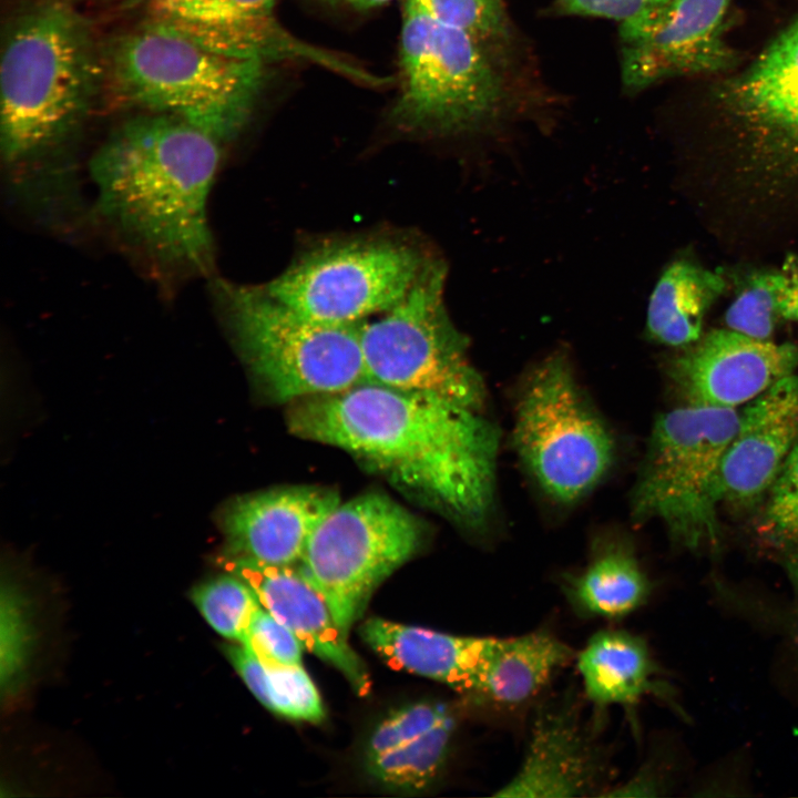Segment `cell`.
Listing matches in <instances>:
<instances>
[{"label": "cell", "instance_id": "cell-27", "mask_svg": "<svg viewBox=\"0 0 798 798\" xmlns=\"http://www.w3.org/2000/svg\"><path fill=\"white\" fill-rule=\"evenodd\" d=\"M192 598L215 632L235 643H247L253 616L262 604L245 580L228 572L197 586Z\"/></svg>", "mask_w": 798, "mask_h": 798}, {"label": "cell", "instance_id": "cell-23", "mask_svg": "<svg viewBox=\"0 0 798 798\" xmlns=\"http://www.w3.org/2000/svg\"><path fill=\"white\" fill-rule=\"evenodd\" d=\"M562 591L575 614L614 620L645 604L652 584L633 549L618 541L597 548L582 571L564 577Z\"/></svg>", "mask_w": 798, "mask_h": 798}, {"label": "cell", "instance_id": "cell-31", "mask_svg": "<svg viewBox=\"0 0 798 798\" xmlns=\"http://www.w3.org/2000/svg\"><path fill=\"white\" fill-rule=\"evenodd\" d=\"M0 674L3 692L10 690L23 669L29 648L25 603L14 585L1 590Z\"/></svg>", "mask_w": 798, "mask_h": 798}, {"label": "cell", "instance_id": "cell-21", "mask_svg": "<svg viewBox=\"0 0 798 798\" xmlns=\"http://www.w3.org/2000/svg\"><path fill=\"white\" fill-rule=\"evenodd\" d=\"M576 666L584 694L596 707H633L649 694L672 700V692L656 678L646 642L626 631L595 633L577 654Z\"/></svg>", "mask_w": 798, "mask_h": 798}, {"label": "cell", "instance_id": "cell-29", "mask_svg": "<svg viewBox=\"0 0 798 798\" xmlns=\"http://www.w3.org/2000/svg\"><path fill=\"white\" fill-rule=\"evenodd\" d=\"M258 657L268 677L266 708L291 719L316 723L324 718L318 690L301 664H285Z\"/></svg>", "mask_w": 798, "mask_h": 798}, {"label": "cell", "instance_id": "cell-26", "mask_svg": "<svg viewBox=\"0 0 798 798\" xmlns=\"http://www.w3.org/2000/svg\"><path fill=\"white\" fill-rule=\"evenodd\" d=\"M761 503L756 534L798 591V443Z\"/></svg>", "mask_w": 798, "mask_h": 798}, {"label": "cell", "instance_id": "cell-10", "mask_svg": "<svg viewBox=\"0 0 798 798\" xmlns=\"http://www.w3.org/2000/svg\"><path fill=\"white\" fill-rule=\"evenodd\" d=\"M423 536L422 524L406 508L367 493L340 502L319 523L297 565L348 637L375 590L418 552Z\"/></svg>", "mask_w": 798, "mask_h": 798}, {"label": "cell", "instance_id": "cell-16", "mask_svg": "<svg viewBox=\"0 0 798 798\" xmlns=\"http://www.w3.org/2000/svg\"><path fill=\"white\" fill-rule=\"evenodd\" d=\"M798 443V375H788L747 402L718 477L719 503L735 511L764 500Z\"/></svg>", "mask_w": 798, "mask_h": 798}, {"label": "cell", "instance_id": "cell-37", "mask_svg": "<svg viewBox=\"0 0 798 798\" xmlns=\"http://www.w3.org/2000/svg\"><path fill=\"white\" fill-rule=\"evenodd\" d=\"M795 641H796V645L798 647V611H797V620H796V628H795Z\"/></svg>", "mask_w": 798, "mask_h": 798}, {"label": "cell", "instance_id": "cell-32", "mask_svg": "<svg viewBox=\"0 0 798 798\" xmlns=\"http://www.w3.org/2000/svg\"><path fill=\"white\" fill-rule=\"evenodd\" d=\"M451 716L449 708L438 703H418L399 709L374 730L367 745L366 757L413 739Z\"/></svg>", "mask_w": 798, "mask_h": 798}, {"label": "cell", "instance_id": "cell-11", "mask_svg": "<svg viewBox=\"0 0 798 798\" xmlns=\"http://www.w3.org/2000/svg\"><path fill=\"white\" fill-rule=\"evenodd\" d=\"M431 260L398 239L331 241L305 252L263 287L314 320L358 325L399 303Z\"/></svg>", "mask_w": 798, "mask_h": 798}, {"label": "cell", "instance_id": "cell-4", "mask_svg": "<svg viewBox=\"0 0 798 798\" xmlns=\"http://www.w3.org/2000/svg\"><path fill=\"white\" fill-rule=\"evenodd\" d=\"M104 98L186 122L222 144L248 124L267 64L212 51L144 19L103 44Z\"/></svg>", "mask_w": 798, "mask_h": 798}, {"label": "cell", "instance_id": "cell-7", "mask_svg": "<svg viewBox=\"0 0 798 798\" xmlns=\"http://www.w3.org/2000/svg\"><path fill=\"white\" fill-rule=\"evenodd\" d=\"M502 80L484 45L405 0L399 49V91L391 122L409 133L470 131L494 119Z\"/></svg>", "mask_w": 798, "mask_h": 798}, {"label": "cell", "instance_id": "cell-17", "mask_svg": "<svg viewBox=\"0 0 798 798\" xmlns=\"http://www.w3.org/2000/svg\"><path fill=\"white\" fill-rule=\"evenodd\" d=\"M318 487H284L233 500L223 511L228 556L268 565H296L319 523L340 503Z\"/></svg>", "mask_w": 798, "mask_h": 798}, {"label": "cell", "instance_id": "cell-6", "mask_svg": "<svg viewBox=\"0 0 798 798\" xmlns=\"http://www.w3.org/2000/svg\"><path fill=\"white\" fill-rule=\"evenodd\" d=\"M738 421L733 408L695 405L661 415L634 488L633 514L663 523L685 550L719 548V469Z\"/></svg>", "mask_w": 798, "mask_h": 798}, {"label": "cell", "instance_id": "cell-18", "mask_svg": "<svg viewBox=\"0 0 798 798\" xmlns=\"http://www.w3.org/2000/svg\"><path fill=\"white\" fill-rule=\"evenodd\" d=\"M716 98L754 139L798 154V18L724 81Z\"/></svg>", "mask_w": 798, "mask_h": 798}, {"label": "cell", "instance_id": "cell-1", "mask_svg": "<svg viewBox=\"0 0 798 798\" xmlns=\"http://www.w3.org/2000/svg\"><path fill=\"white\" fill-rule=\"evenodd\" d=\"M287 426L360 459L469 531L488 525L500 434L482 411L364 382L291 402Z\"/></svg>", "mask_w": 798, "mask_h": 798}, {"label": "cell", "instance_id": "cell-33", "mask_svg": "<svg viewBox=\"0 0 798 798\" xmlns=\"http://www.w3.org/2000/svg\"><path fill=\"white\" fill-rule=\"evenodd\" d=\"M256 655L285 664H300L303 649L299 638L263 605L252 620L246 644Z\"/></svg>", "mask_w": 798, "mask_h": 798}, {"label": "cell", "instance_id": "cell-3", "mask_svg": "<svg viewBox=\"0 0 798 798\" xmlns=\"http://www.w3.org/2000/svg\"><path fill=\"white\" fill-rule=\"evenodd\" d=\"M0 53L2 161L38 166L75 141L104 98L103 44L74 2L32 0L8 20Z\"/></svg>", "mask_w": 798, "mask_h": 798}, {"label": "cell", "instance_id": "cell-28", "mask_svg": "<svg viewBox=\"0 0 798 798\" xmlns=\"http://www.w3.org/2000/svg\"><path fill=\"white\" fill-rule=\"evenodd\" d=\"M794 279L778 272L754 276L728 307L725 323L729 329L767 340L781 318L780 307Z\"/></svg>", "mask_w": 798, "mask_h": 798}, {"label": "cell", "instance_id": "cell-36", "mask_svg": "<svg viewBox=\"0 0 798 798\" xmlns=\"http://www.w3.org/2000/svg\"><path fill=\"white\" fill-rule=\"evenodd\" d=\"M327 3L346 6L356 10H367L383 6L392 0H321Z\"/></svg>", "mask_w": 798, "mask_h": 798}, {"label": "cell", "instance_id": "cell-22", "mask_svg": "<svg viewBox=\"0 0 798 798\" xmlns=\"http://www.w3.org/2000/svg\"><path fill=\"white\" fill-rule=\"evenodd\" d=\"M572 658L571 647L545 630L493 637L473 695L500 707L523 705Z\"/></svg>", "mask_w": 798, "mask_h": 798}, {"label": "cell", "instance_id": "cell-5", "mask_svg": "<svg viewBox=\"0 0 798 798\" xmlns=\"http://www.w3.org/2000/svg\"><path fill=\"white\" fill-rule=\"evenodd\" d=\"M217 301L260 389L278 402L368 382L359 325L308 318L262 286L217 280Z\"/></svg>", "mask_w": 798, "mask_h": 798}, {"label": "cell", "instance_id": "cell-30", "mask_svg": "<svg viewBox=\"0 0 798 798\" xmlns=\"http://www.w3.org/2000/svg\"><path fill=\"white\" fill-rule=\"evenodd\" d=\"M434 20L459 29L481 44L507 35L501 0H411Z\"/></svg>", "mask_w": 798, "mask_h": 798}, {"label": "cell", "instance_id": "cell-20", "mask_svg": "<svg viewBox=\"0 0 798 798\" xmlns=\"http://www.w3.org/2000/svg\"><path fill=\"white\" fill-rule=\"evenodd\" d=\"M364 641L388 664L473 695L491 636H463L382 618L361 626Z\"/></svg>", "mask_w": 798, "mask_h": 798}, {"label": "cell", "instance_id": "cell-24", "mask_svg": "<svg viewBox=\"0 0 798 798\" xmlns=\"http://www.w3.org/2000/svg\"><path fill=\"white\" fill-rule=\"evenodd\" d=\"M725 284L720 274L688 259L671 263L648 300V337L671 347L695 344L700 338L704 317Z\"/></svg>", "mask_w": 798, "mask_h": 798}, {"label": "cell", "instance_id": "cell-15", "mask_svg": "<svg viewBox=\"0 0 798 798\" xmlns=\"http://www.w3.org/2000/svg\"><path fill=\"white\" fill-rule=\"evenodd\" d=\"M798 367V347L713 330L671 365L687 405L733 408L747 403Z\"/></svg>", "mask_w": 798, "mask_h": 798}, {"label": "cell", "instance_id": "cell-19", "mask_svg": "<svg viewBox=\"0 0 798 798\" xmlns=\"http://www.w3.org/2000/svg\"><path fill=\"white\" fill-rule=\"evenodd\" d=\"M226 570L245 580L260 604L286 625L304 647L336 667L361 695L369 689L368 673L335 622L316 585L296 565H268L224 555Z\"/></svg>", "mask_w": 798, "mask_h": 798}, {"label": "cell", "instance_id": "cell-13", "mask_svg": "<svg viewBox=\"0 0 798 798\" xmlns=\"http://www.w3.org/2000/svg\"><path fill=\"white\" fill-rule=\"evenodd\" d=\"M733 0H676L642 25H621V76L641 91L661 81L730 70L736 53L725 31Z\"/></svg>", "mask_w": 798, "mask_h": 798}, {"label": "cell", "instance_id": "cell-2", "mask_svg": "<svg viewBox=\"0 0 798 798\" xmlns=\"http://www.w3.org/2000/svg\"><path fill=\"white\" fill-rule=\"evenodd\" d=\"M222 145L178 119L136 113L90 161L98 215L158 270L208 273L207 204Z\"/></svg>", "mask_w": 798, "mask_h": 798}, {"label": "cell", "instance_id": "cell-14", "mask_svg": "<svg viewBox=\"0 0 798 798\" xmlns=\"http://www.w3.org/2000/svg\"><path fill=\"white\" fill-rule=\"evenodd\" d=\"M608 756L570 697L541 706L522 763L498 797L602 796Z\"/></svg>", "mask_w": 798, "mask_h": 798}, {"label": "cell", "instance_id": "cell-38", "mask_svg": "<svg viewBox=\"0 0 798 798\" xmlns=\"http://www.w3.org/2000/svg\"><path fill=\"white\" fill-rule=\"evenodd\" d=\"M68 1L74 2V0H68Z\"/></svg>", "mask_w": 798, "mask_h": 798}, {"label": "cell", "instance_id": "cell-9", "mask_svg": "<svg viewBox=\"0 0 798 798\" xmlns=\"http://www.w3.org/2000/svg\"><path fill=\"white\" fill-rule=\"evenodd\" d=\"M513 443L542 491L561 504L586 495L607 473L615 453L608 428L560 354L538 365L524 383Z\"/></svg>", "mask_w": 798, "mask_h": 798}, {"label": "cell", "instance_id": "cell-25", "mask_svg": "<svg viewBox=\"0 0 798 798\" xmlns=\"http://www.w3.org/2000/svg\"><path fill=\"white\" fill-rule=\"evenodd\" d=\"M454 726L451 716L413 739L366 757L368 773L389 789L419 791L427 788L446 763Z\"/></svg>", "mask_w": 798, "mask_h": 798}, {"label": "cell", "instance_id": "cell-12", "mask_svg": "<svg viewBox=\"0 0 798 798\" xmlns=\"http://www.w3.org/2000/svg\"><path fill=\"white\" fill-rule=\"evenodd\" d=\"M145 19L222 54L263 62H307L368 85L374 74L347 58L289 32L277 0H135Z\"/></svg>", "mask_w": 798, "mask_h": 798}, {"label": "cell", "instance_id": "cell-8", "mask_svg": "<svg viewBox=\"0 0 798 798\" xmlns=\"http://www.w3.org/2000/svg\"><path fill=\"white\" fill-rule=\"evenodd\" d=\"M444 283L446 266L432 258L399 303L359 325L368 382L482 411L485 387L446 309Z\"/></svg>", "mask_w": 798, "mask_h": 798}, {"label": "cell", "instance_id": "cell-34", "mask_svg": "<svg viewBox=\"0 0 798 798\" xmlns=\"http://www.w3.org/2000/svg\"><path fill=\"white\" fill-rule=\"evenodd\" d=\"M676 0H560L567 14L616 20L621 25L636 27L662 16Z\"/></svg>", "mask_w": 798, "mask_h": 798}, {"label": "cell", "instance_id": "cell-35", "mask_svg": "<svg viewBox=\"0 0 798 798\" xmlns=\"http://www.w3.org/2000/svg\"><path fill=\"white\" fill-rule=\"evenodd\" d=\"M782 319H798V278H794L781 303Z\"/></svg>", "mask_w": 798, "mask_h": 798}]
</instances>
